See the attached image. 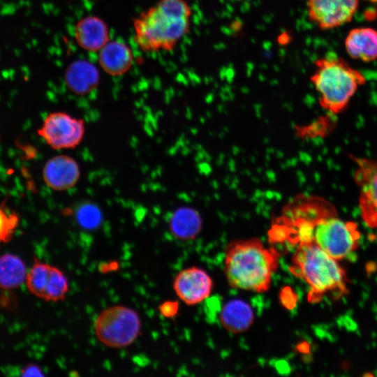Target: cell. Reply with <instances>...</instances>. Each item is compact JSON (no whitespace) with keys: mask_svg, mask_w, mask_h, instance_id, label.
Segmentation results:
<instances>
[{"mask_svg":"<svg viewBox=\"0 0 377 377\" xmlns=\"http://www.w3.org/2000/svg\"><path fill=\"white\" fill-rule=\"evenodd\" d=\"M54 267L36 259L28 272L26 285L31 293L43 300H45L50 289Z\"/></svg>","mask_w":377,"mask_h":377,"instance_id":"19","label":"cell"},{"mask_svg":"<svg viewBox=\"0 0 377 377\" xmlns=\"http://www.w3.org/2000/svg\"><path fill=\"white\" fill-rule=\"evenodd\" d=\"M279 265V253L258 238L235 240L226 248L224 272L234 288L267 292Z\"/></svg>","mask_w":377,"mask_h":377,"instance_id":"2","label":"cell"},{"mask_svg":"<svg viewBox=\"0 0 377 377\" xmlns=\"http://www.w3.org/2000/svg\"><path fill=\"white\" fill-rule=\"evenodd\" d=\"M76 219L82 227L94 229L102 221V213L96 205L84 203L78 207L76 212Z\"/></svg>","mask_w":377,"mask_h":377,"instance_id":"20","label":"cell"},{"mask_svg":"<svg viewBox=\"0 0 377 377\" xmlns=\"http://www.w3.org/2000/svg\"><path fill=\"white\" fill-rule=\"evenodd\" d=\"M313 223V242L337 260L353 253L358 247L360 233L355 223L337 216L325 200L311 197L309 202Z\"/></svg>","mask_w":377,"mask_h":377,"instance_id":"5","label":"cell"},{"mask_svg":"<svg viewBox=\"0 0 377 377\" xmlns=\"http://www.w3.org/2000/svg\"><path fill=\"white\" fill-rule=\"evenodd\" d=\"M27 267L17 256L6 253L0 256V288L12 290L26 281Z\"/></svg>","mask_w":377,"mask_h":377,"instance_id":"18","label":"cell"},{"mask_svg":"<svg viewBox=\"0 0 377 377\" xmlns=\"http://www.w3.org/2000/svg\"><path fill=\"white\" fill-rule=\"evenodd\" d=\"M357 163L355 181L360 186L359 206L362 217L371 228H377V159L354 157Z\"/></svg>","mask_w":377,"mask_h":377,"instance_id":"8","label":"cell"},{"mask_svg":"<svg viewBox=\"0 0 377 377\" xmlns=\"http://www.w3.org/2000/svg\"><path fill=\"white\" fill-rule=\"evenodd\" d=\"M22 376H43L42 369L37 365L30 364L25 366L21 371Z\"/></svg>","mask_w":377,"mask_h":377,"instance_id":"23","label":"cell"},{"mask_svg":"<svg viewBox=\"0 0 377 377\" xmlns=\"http://www.w3.org/2000/svg\"><path fill=\"white\" fill-rule=\"evenodd\" d=\"M254 318L251 306L244 300L237 298L227 302L219 314L221 325L234 334L246 331L252 325Z\"/></svg>","mask_w":377,"mask_h":377,"instance_id":"16","label":"cell"},{"mask_svg":"<svg viewBox=\"0 0 377 377\" xmlns=\"http://www.w3.org/2000/svg\"><path fill=\"white\" fill-rule=\"evenodd\" d=\"M289 270L309 286L311 302L319 301L327 293L339 297L346 292L345 271L336 259L313 242L297 244Z\"/></svg>","mask_w":377,"mask_h":377,"instance_id":"3","label":"cell"},{"mask_svg":"<svg viewBox=\"0 0 377 377\" xmlns=\"http://www.w3.org/2000/svg\"><path fill=\"white\" fill-rule=\"evenodd\" d=\"M360 0H307L309 20L320 29L341 27L352 20Z\"/></svg>","mask_w":377,"mask_h":377,"instance_id":"9","label":"cell"},{"mask_svg":"<svg viewBox=\"0 0 377 377\" xmlns=\"http://www.w3.org/2000/svg\"><path fill=\"white\" fill-rule=\"evenodd\" d=\"M344 46L348 56L363 62L377 59V30L371 27H356L347 34Z\"/></svg>","mask_w":377,"mask_h":377,"instance_id":"15","label":"cell"},{"mask_svg":"<svg viewBox=\"0 0 377 377\" xmlns=\"http://www.w3.org/2000/svg\"><path fill=\"white\" fill-rule=\"evenodd\" d=\"M80 168L77 161L68 155L50 158L43 169V178L46 185L55 191H66L79 181Z\"/></svg>","mask_w":377,"mask_h":377,"instance_id":"11","label":"cell"},{"mask_svg":"<svg viewBox=\"0 0 377 377\" xmlns=\"http://www.w3.org/2000/svg\"><path fill=\"white\" fill-rule=\"evenodd\" d=\"M213 281L204 269L191 267L180 271L175 278L173 288L178 297L188 305H195L207 298Z\"/></svg>","mask_w":377,"mask_h":377,"instance_id":"10","label":"cell"},{"mask_svg":"<svg viewBox=\"0 0 377 377\" xmlns=\"http://www.w3.org/2000/svg\"><path fill=\"white\" fill-rule=\"evenodd\" d=\"M100 67L108 75L120 76L132 67L133 54L130 47L119 40H110L98 52Z\"/></svg>","mask_w":377,"mask_h":377,"instance_id":"14","label":"cell"},{"mask_svg":"<svg viewBox=\"0 0 377 377\" xmlns=\"http://www.w3.org/2000/svg\"><path fill=\"white\" fill-rule=\"evenodd\" d=\"M310 80L323 108L333 114L343 112L367 79L341 57L330 53L315 61Z\"/></svg>","mask_w":377,"mask_h":377,"instance_id":"4","label":"cell"},{"mask_svg":"<svg viewBox=\"0 0 377 377\" xmlns=\"http://www.w3.org/2000/svg\"><path fill=\"white\" fill-rule=\"evenodd\" d=\"M178 304L175 302H164L159 306L160 313L166 318H172L177 314Z\"/></svg>","mask_w":377,"mask_h":377,"instance_id":"22","label":"cell"},{"mask_svg":"<svg viewBox=\"0 0 377 377\" xmlns=\"http://www.w3.org/2000/svg\"><path fill=\"white\" fill-rule=\"evenodd\" d=\"M232 1H244V0H232Z\"/></svg>","mask_w":377,"mask_h":377,"instance_id":"25","label":"cell"},{"mask_svg":"<svg viewBox=\"0 0 377 377\" xmlns=\"http://www.w3.org/2000/svg\"><path fill=\"white\" fill-rule=\"evenodd\" d=\"M64 82L72 93L84 96L97 88L100 82V73L91 62L77 59L67 66L64 73Z\"/></svg>","mask_w":377,"mask_h":377,"instance_id":"12","label":"cell"},{"mask_svg":"<svg viewBox=\"0 0 377 377\" xmlns=\"http://www.w3.org/2000/svg\"><path fill=\"white\" fill-rule=\"evenodd\" d=\"M86 131L82 119L66 112L50 113L45 119L38 134L54 149H70L77 147Z\"/></svg>","mask_w":377,"mask_h":377,"instance_id":"7","label":"cell"},{"mask_svg":"<svg viewBox=\"0 0 377 377\" xmlns=\"http://www.w3.org/2000/svg\"><path fill=\"white\" fill-rule=\"evenodd\" d=\"M18 224V217L15 214H8L0 207V243L10 239Z\"/></svg>","mask_w":377,"mask_h":377,"instance_id":"21","label":"cell"},{"mask_svg":"<svg viewBox=\"0 0 377 377\" xmlns=\"http://www.w3.org/2000/svg\"><path fill=\"white\" fill-rule=\"evenodd\" d=\"M141 320L134 309L116 305L104 309L97 317L94 330L98 339L110 348H124L138 337Z\"/></svg>","mask_w":377,"mask_h":377,"instance_id":"6","label":"cell"},{"mask_svg":"<svg viewBox=\"0 0 377 377\" xmlns=\"http://www.w3.org/2000/svg\"><path fill=\"white\" fill-rule=\"evenodd\" d=\"M191 15L186 0H158L133 20L135 42L145 52L172 51L189 33Z\"/></svg>","mask_w":377,"mask_h":377,"instance_id":"1","label":"cell"},{"mask_svg":"<svg viewBox=\"0 0 377 377\" xmlns=\"http://www.w3.org/2000/svg\"><path fill=\"white\" fill-rule=\"evenodd\" d=\"M371 3H377V0H365Z\"/></svg>","mask_w":377,"mask_h":377,"instance_id":"24","label":"cell"},{"mask_svg":"<svg viewBox=\"0 0 377 377\" xmlns=\"http://www.w3.org/2000/svg\"><path fill=\"white\" fill-rule=\"evenodd\" d=\"M74 36L77 45L89 52H99L110 40L107 24L96 15L80 19L75 25Z\"/></svg>","mask_w":377,"mask_h":377,"instance_id":"13","label":"cell"},{"mask_svg":"<svg viewBox=\"0 0 377 377\" xmlns=\"http://www.w3.org/2000/svg\"><path fill=\"white\" fill-rule=\"evenodd\" d=\"M202 228V219L200 213L191 207L176 209L169 219V228L172 235L182 240L195 238Z\"/></svg>","mask_w":377,"mask_h":377,"instance_id":"17","label":"cell"}]
</instances>
